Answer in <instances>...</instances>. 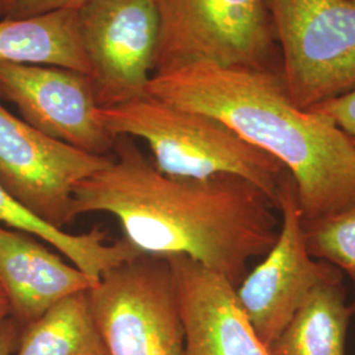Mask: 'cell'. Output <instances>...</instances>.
Returning <instances> with one entry per match:
<instances>
[{"mask_svg": "<svg viewBox=\"0 0 355 355\" xmlns=\"http://www.w3.org/2000/svg\"><path fill=\"white\" fill-rule=\"evenodd\" d=\"M0 99L13 103L24 121L51 139L92 155H112L116 137L103 124L87 74L0 62Z\"/></svg>", "mask_w": 355, "mask_h": 355, "instance_id": "obj_10", "label": "cell"}, {"mask_svg": "<svg viewBox=\"0 0 355 355\" xmlns=\"http://www.w3.org/2000/svg\"><path fill=\"white\" fill-rule=\"evenodd\" d=\"M352 1H353V3H354V4H355V0H352Z\"/></svg>", "mask_w": 355, "mask_h": 355, "instance_id": "obj_23", "label": "cell"}, {"mask_svg": "<svg viewBox=\"0 0 355 355\" xmlns=\"http://www.w3.org/2000/svg\"><path fill=\"white\" fill-rule=\"evenodd\" d=\"M0 224L26 232L64 254L70 262L99 280L103 274L139 257L140 250L124 237L107 245V233L98 227L83 234H71L54 228L29 212L0 186Z\"/></svg>", "mask_w": 355, "mask_h": 355, "instance_id": "obj_15", "label": "cell"}, {"mask_svg": "<svg viewBox=\"0 0 355 355\" xmlns=\"http://www.w3.org/2000/svg\"><path fill=\"white\" fill-rule=\"evenodd\" d=\"M101 116L114 137L124 135L145 141L154 165L166 175L243 178L262 191L278 211L280 193L291 174L275 158L214 117L171 105L149 94L102 108Z\"/></svg>", "mask_w": 355, "mask_h": 355, "instance_id": "obj_3", "label": "cell"}, {"mask_svg": "<svg viewBox=\"0 0 355 355\" xmlns=\"http://www.w3.org/2000/svg\"><path fill=\"white\" fill-rule=\"evenodd\" d=\"M110 165L79 182L73 215H114L142 254L187 255L237 287L278 239L277 208L253 183L161 173L133 137L116 136Z\"/></svg>", "mask_w": 355, "mask_h": 355, "instance_id": "obj_1", "label": "cell"}, {"mask_svg": "<svg viewBox=\"0 0 355 355\" xmlns=\"http://www.w3.org/2000/svg\"><path fill=\"white\" fill-rule=\"evenodd\" d=\"M89 0H0L1 16L8 20L26 19L44 13L79 10Z\"/></svg>", "mask_w": 355, "mask_h": 355, "instance_id": "obj_18", "label": "cell"}, {"mask_svg": "<svg viewBox=\"0 0 355 355\" xmlns=\"http://www.w3.org/2000/svg\"><path fill=\"white\" fill-rule=\"evenodd\" d=\"M328 117L352 141L355 150V89L309 110Z\"/></svg>", "mask_w": 355, "mask_h": 355, "instance_id": "obj_19", "label": "cell"}, {"mask_svg": "<svg viewBox=\"0 0 355 355\" xmlns=\"http://www.w3.org/2000/svg\"><path fill=\"white\" fill-rule=\"evenodd\" d=\"M89 291L66 296L26 327L16 355H110Z\"/></svg>", "mask_w": 355, "mask_h": 355, "instance_id": "obj_16", "label": "cell"}, {"mask_svg": "<svg viewBox=\"0 0 355 355\" xmlns=\"http://www.w3.org/2000/svg\"><path fill=\"white\" fill-rule=\"evenodd\" d=\"M353 305L346 302L343 274L318 283L288 325L267 349L270 355H346Z\"/></svg>", "mask_w": 355, "mask_h": 355, "instance_id": "obj_14", "label": "cell"}, {"mask_svg": "<svg viewBox=\"0 0 355 355\" xmlns=\"http://www.w3.org/2000/svg\"><path fill=\"white\" fill-rule=\"evenodd\" d=\"M112 159L54 140L0 104V186L54 228L64 230L76 220V184Z\"/></svg>", "mask_w": 355, "mask_h": 355, "instance_id": "obj_7", "label": "cell"}, {"mask_svg": "<svg viewBox=\"0 0 355 355\" xmlns=\"http://www.w3.org/2000/svg\"><path fill=\"white\" fill-rule=\"evenodd\" d=\"M165 258L175 282L184 355H270L229 280L187 255Z\"/></svg>", "mask_w": 355, "mask_h": 355, "instance_id": "obj_11", "label": "cell"}, {"mask_svg": "<svg viewBox=\"0 0 355 355\" xmlns=\"http://www.w3.org/2000/svg\"><path fill=\"white\" fill-rule=\"evenodd\" d=\"M45 243L26 232L0 225V286L10 303V316L23 329L61 299L89 291L99 282L66 263Z\"/></svg>", "mask_w": 355, "mask_h": 355, "instance_id": "obj_12", "label": "cell"}, {"mask_svg": "<svg viewBox=\"0 0 355 355\" xmlns=\"http://www.w3.org/2000/svg\"><path fill=\"white\" fill-rule=\"evenodd\" d=\"M78 16L99 107L146 95L159 38L155 0H89Z\"/></svg>", "mask_w": 355, "mask_h": 355, "instance_id": "obj_8", "label": "cell"}, {"mask_svg": "<svg viewBox=\"0 0 355 355\" xmlns=\"http://www.w3.org/2000/svg\"><path fill=\"white\" fill-rule=\"evenodd\" d=\"M0 15H1V6H0Z\"/></svg>", "mask_w": 355, "mask_h": 355, "instance_id": "obj_22", "label": "cell"}, {"mask_svg": "<svg viewBox=\"0 0 355 355\" xmlns=\"http://www.w3.org/2000/svg\"><path fill=\"white\" fill-rule=\"evenodd\" d=\"M23 328L11 316L0 320V355L16 353Z\"/></svg>", "mask_w": 355, "mask_h": 355, "instance_id": "obj_20", "label": "cell"}, {"mask_svg": "<svg viewBox=\"0 0 355 355\" xmlns=\"http://www.w3.org/2000/svg\"><path fill=\"white\" fill-rule=\"evenodd\" d=\"M110 355H184V329L171 267L139 257L104 272L89 291Z\"/></svg>", "mask_w": 355, "mask_h": 355, "instance_id": "obj_6", "label": "cell"}, {"mask_svg": "<svg viewBox=\"0 0 355 355\" xmlns=\"http://www.w3.org/2000/svg\"><path fill=\"white\" fill-rule=\"evenodd\" d=\"M7 316H10V303H8L6 292L3 291V288L0 286V320L7 318Z\"/></svg>", "mask_w": 355, "mask_h": 355, "instance_id": "obj_21", "label": "cell"}, {"mask_svg": "<svg viewBox=\"0 0 355 355\" xmlns=\"http://www.w3.org/2000/svg\"><path fill=\"white\" fill-rule=\"evenodd\" d=\"M154 98L208 114L287 168L304 225L355 204V150L324 114L296 105L280 71L196 64L155 74Z\"/></svg>", "mask_w": 355, "mask_h": 355, "instance_id": "obj_2", "label": "cell"}, {"mask_svg": "<svg viewBox=\"0 0 355 355\" xmlns=\"http://www.w3.org/2000/svg\"><path fill=\"white\" fill-rule=\"evenodd\" d=\"M283 55L280 74L303 110L355 89V4L352 0H266Z\"/></svg>", "mask_w": 355, "mask_h": 355, "instance_id": "obj_4", "label": "cell"}, {"mask_svg": "<svg viewBox=\"0 0 355 355\" xmlns=\"http://www.w3.org/2000/svg\"><path fill=\"white\" fill-rule=\"evenodd\" d=\"M304 229L311 255L346 274L355 291V204ZM352 305L355 312V300Z\"/></svg>", "mask_w": 355, "mask_h": 355, "instance_id": "obj_17", "label": "cell"}, {"mask_svg": "<svg viewBox=\"0 0 355 355\" xmlns=\"http://www.w3.org/2000/svg\"><path fill=\"white\" fill-rule=\"evenodd\" d=\"M0 62L57 66L89 76L78 10L0 21Z\"/></svg>", "mask_w": 355, "mask_h": 355, "instance_id": "obj_13", "label": "cell"}, {"mask_svg": "<svg viewBox=\"0 0 355 355\" xmlns=\"http://www.w3.org/2000/svg\"><path fill=\"white\" fill-rule=\"evenodd\" d=\"M278 239L262 261L236 287L239 303L268 347L288 325L312 290L337 268L313 258L293 179L282 191Z\"/></svg>", "mask_w": 355, "mask_h": 355, "instance_id": "obj_9", "label": "cell"}, {"mask_svg": "<svg viewBox=\"0 0 355 355\" xmlns=\"http://www.w3.org/2000/svg\"><path fill=\"white\" fill-rule=\"evenodd\" d=\"M154 76L196 64L274 69L277 40L266 0H155Z\"/></svg>", "mask_w": 355, "mask_h": 355, "instance_id": "obj_5", "label": "cell"}]
</instances>
